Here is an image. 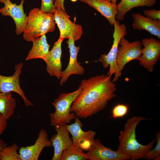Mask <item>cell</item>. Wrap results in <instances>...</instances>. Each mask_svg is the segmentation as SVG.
I'll return each mask as SVG.
<instances>
[{
	"label": "cell",
	"mask_w": 160,
	"mask_h": 160,
	"mask_svg": "<svg viewBox=\"0 0 160 160\" xmlns=\"http://www.w3.org/2000/svg\"><path fill=\"white\" fill-rule=\"evenodd\" d=\"M74 40L71 38L68 39L66 43L70 52V59L68 65L65 70L62 71L60 84V86L66 81L70 76L72 74L81 75L83 74L85 70L79 64L77 61V56L80 49L79 46L74 45Z\"/></svg>",
	"instance_id": "15"
},
{
	"label": "cell",
	"mask_w": 160,
	"mask_h": 160,
	"mask_svg": "<svg viewBox=\"0 0 160 160\" xmlns=\"http://www.w3.org/2000/svg\"><path fill=\"white\" fill-rule=\"evenodd\" d=\"M77 0H71V1L73 2H75L77 1Z\"/></svg>",
	"instance_id": "33"
},
{
	"label": "cell",
	"mask_w": 160,
	"mask_h": 160,
	"mask_svg": "<svg viewBox=\"0 0 160 160\" xmlns=\"http://www.w3.org/2000/svg\"><path fill=\"white\" fill-rule=\"evenodd\" d=\"M84 150L79 147H75L72 145L64 150L60 160H85L88 158Z\"/></svg>",
	"instance_id": "22"
},
{
	"label": "cell",
	"mask_w": 160,
	"mask_h": 160,
	"mask_svg": "<svg viewBox=\"0 0 160 160\" xmlns=\"http://www.w3.org/2000/svg\"><path fill=\"white\" fill-rule=\"evenodd\" d=\"M113 25V40L111 48L107 54L102 55L98 61L102 63L104 68L109 67L107 75L111 77L114 74V77L112 80L115 82L121 77L122 73L119 71L116 61L118 47L120 41L127 34V31L126 26L120 24L118 20H116Z\"/></svg>",
	"instance_id": "5"
},
{
	"label": "cell",
	"mask_w": 160,
	"mask_h": 160,
	"mask_svg": "<svg viewBox=\"0 0 160 160\" xmlns=\"http://www.w3.org/2000/svg\"><path fill=\"white\" fill-rule=\"evenodd\" d=\"M23 65V63H21L15 65V72L12 76H6L0 74V92H16L21 97L26 106H30L33 104L27 98L19 83V77Z\"/></svg>",
	"instance_id": "11"
},
{
	"label": "cell",
	"mask_w": 160,
	"mask_h": 160,
	"mask_svg": "<svg viewBox=\"0 0 160 160\" xmlns=\"http://www.w3.org/2000/svg\"><path fill=\"white\" fill-rule=\"evenodd\" d=\"M64 0H55L54 5L56 8H60L65 12L64 4Z\"/></svg>",
	"instance_id": "29"
},
{
	"label": "cell",
	"mask_w": 160,
	"mask_h": 160,
	"mask_svg": "<svg viewBox=\"0 0 160 160\" xmlns=\"http://www.w3.org/2000/svg\"><path fill=\"white\" fill-rule=\"evenodd\" d=\"M146 120V118L142 116H134L127 120L123 130L120 132L118 137L119 145L116 151L129 157L130 160L144 158L153 146L155 139L144 145L139 143L136 138V129L137 124Z\"/></svg>",
	"instance_id": "2"
},
{
	"label": "cell",
	"mask_w": 160,
	"mask_h": 160,
	"mask_svg": "<svg viewBox=\"0 0 160 160\" xmlns=\"http://www.w3.org/2000/svg\"><path fill=\"white\" fill-rule=\"evenodd\" d=\"M53 14L55 23L60 31V38H71L74 41L81 38L83 33L82 26L72 22L65 12L57 8Z\"/></svg>",
	"instance_id": "6"
},
{
	"label": "cell",
	"mask_w": 160,
	"mask_h": 160,
	"mask_svg": "<svg viewBox=\"0 0 160 160\" xmlns=\"http://www.w3.org/2000/svg\"><path fill=\"white\" fill-rule=\"evenodd\" d=\"M155 139L156 142L155 148L147 153L143 158L147 160L153 159L156 156L160 154V132H157L156 134Z\"/></svg>",
	"instance_id": "25"
},
{
	"label": "cell",
	"mask_w": 160,
	"mask_h": 160,
	"mask_svg": "<svg viewBox=\"0 0 160 160\" xmlns=\"http://www.w3.org/2000/svg\"><path fill=\"white\" fill-rule=\"evenodd\" d=\"M46 147H53L45 130L41 129L34 145L21 147L19 153L21 160H37L43 149Z\"/></svg>",
	"instance_id": "12"
},
{
	"label": "cell",
	"mask_w": 160,
	"mask_h": 160,
	"mask_svg": "<svg viewBox=\"0 0 160 160\" xmlns=\"http://www.w3.org/2000/svg\"><path fill=\"white\" fill-rule=\"evenodd\" d=\"M82 89L71 107L76 117L85 119L103 110L116 95L111 76L102 74L82 80Z\"/></svg>",
	"instance_id": "1"
},
{
	"label": "cell",
	"mask_w": 160,
	"mask_h": 160,
	"mask_svg": "<svg viewBox=\"0 0 160 160\" xmlns=\"http://www.w3.org/2000/svg\"><path fill=\"white\" fill-rule=\"evenodd\" d=\"M116 61L119 71L121 73L124 66L128 63L134 60H139L141 55L142 45L137 40L129 42L122 38L119 42Z\"/></svg>",
	"instance_id": "7"
},
{
	"label": "cell",
	"mask_w": 160,
	"mask_h": 160,
	"mask_svg": "<svg viewBox=\"0 0 160 160\" xmlns=\"http://www.w3.org/2000/svg\"><path fill=\"white\" fill-rule=\"evenodd\" d=\"M16 106V100L11 92H0V112L7 119L14 114Z\"/></svg>",
	"instance_id": "21"
},
{
	"label": "cell",
	"mask_w": 160,
	"mask_h": 160,
	"mask_svg": "<svg viewBox=\"0 0 160 160\" xmlns=\"http://www.w3.org/2000/svg\"><path fill=\"white\" fill-rule=\"evenodd\" d=\"M53 1H54L55 0H53Z\"/></svg>",
	"instance_id": "34"
},
{
	"label": "cell",
	"mask_w": 160,
	"mask_h": 160,
	"mask_svg": "<svg viewBox=\"0 0 160 160\" xmlns=\"http://www.w3.org/2000/svg\"><path fill=\"white\" fill-rule=\"evenodd\" d=\"M57 134L52 135L49 140L54 148L52 160H60L63 151L72 145V140L69 136V132L64 125H57L54 126Z\"/></svg>",
	"instance_id": "16"
},
{
	"label": "cell",
	"mask_w": 160,
	"mask_h": 160,
	"mask_svg": "<svg viewBox=\"0 0 160 160\" xmlns=\"http://www.w3.org/2000/svg\"><path fill=\"white\" fill-rule=\"evenodd\" d=\"M19 149V146L15 143L5 147L0 153L1 160H21L20 154L17 152Z\"/></svg>",
	"instance_id": "23"
},
{
	"label": "cell",
	"mask_w": 160,
	"mask_h": 160,
	"mask_svg": "<svg viewBox=\"0 0 160 160\" xmlns=\"http://www.w3.org/2000/svg\"><path fill=\"white\" fill-rule=\"evenodd\" d=\"M86 153L89 160H125L127 156L104 146L99 139H95L93 145Z\"/></svg>",
	"instance_id": "13"
},
{
	"label": "cell",
	"mask_w": 160,
	"mask_h": 160,
	"mask_svg": "<svg viewBox=\"0 0 160 160\" xmlns=\"http://www.w3.org/2000/svg\"><path fill=\"white\" fill-rule=\"evenodd\" d=\"M7 120L0 112V136L6 128Z\"/></svg>",
	"instance_id": "28"
},
{
	"label": "cell",
	"mask_w": 160,
	"mask_h": 160,
	"mask_svg": "<svg viewBox=\"0 0 160 160\" xmlns=\"http://www.w3.org/2000/svg\"><path fill=\"white\" fill-rule=\"evenodd\" d=\"M4 6L0 8V13L5 16H9L13 20L16 26L15 32L17 35L22 33L27 23V16L24 12V0H21L20 4L17 5L11 0H0Z\"/></svg>",
	"instance_id": "10"
},
{
	"label": "cell",
	"mask_w": 160,
	"mask_h": 160,
	"mask_svg": "<svg viewBox=\"0 0 160 160\" xmlns=\"http://www.w3.org/2000/svg\"><path fill=\"white\" fill-rule=\"evenodd\" d=\"M74 119V123L64 125L65 128L72 135V145L81 148L84 151H88L94 143L96 132L91 130L87 132L83 131L81 129L83 124L79 117H76Z\"/></svg>",
	"instance_id": "8"
},
{
	"label": "cell",
	"mask_w": 160,
	"mask_h": 160,
	"mask_svg": "<svg viewBox=\"0 0 160 160\" xmlns=\"http://www.w3.org/2000/svg\"><path fill=\"white\" fill-rule=\"evenodd\" d=\"M33 46L25 60L40 58L43 59L48 52L50 45L47 43L45 34L34 39Z\"/></svg>",
	"instance_id": "20"
},
{
	"label": "cell",
	"mask_w": 160,
	"mask_h": 160,
	"mask_svg": "<svg viewBox=\"0 0 160 160\" xmlns=\"http://www.w3.org/2000/svg\"><path fill=\"white\" fill-rule=\"evenodd\" d=\"M129 107L124 104H118L113 108L111 111V117L116 119L124 117L128 113Z\"/></svg>",
	"instance_id": "24"
},
{
	"label": "cell",
	"mask_w": 160,
	"mask_h": 160,
	"mask_svg": "<svg viewBox=\"0 0 160 160\" xmlns=\"http://www.w3.org/2000/svg\"><path fill=\"white\" fill-rule=\"evenodd\" d=\"M153 159L154 160H160V154L158 155L155 157Z\"/></svg>",
	"instance_id": "32"
},
{
	"label": "cell",
	"mask_w": 160,
	"mask_h": 160,
	"mask_svg": "<svg viewBox=\"0 0 160 160\" xmlns=\"http://www.w3.org/2000/svg\"><path fill=\"white\" fill-rule=\"evenodd\" d=\"M156 0H121L117 5L118 11L116 18L122 20L126 13L132 8L138 7H152Z\"/></svg>",
	"instance_id": "19"
},
{
	"label": "cell",
	"mask_w": 160,
	"mask_h": 160,
	"mask_svg": "<svg viewBox=\"0 0 160 160\" xmlns=\"http://www.w3.org/2000/svg\"><path fill=\"white\" fill-rule=\"evenodd\" d=\"M40 10L42 12L53 14L56 10L53 0H41Z\"/></svg>",
	"instance_id": "26"
},
{
	"label": "cell",
	"mask_w": 160,
	"mask_h": 160,
	"mask_svg": "<svg viewBox=\"0 0 160 160\" xmlns=\"http://www.w3.org/2000/svg\"><path fill=\"white\" fill-rule=\"evenodd\" d=\"M8 145L3 140L0 138V160H1L0 153L2 150L5 147Z\"/></svg>",
	"instance_id": "30"
},
{
	"label": "cell",
	"mask_w": 160,
	"mask_h": 160,
	"mask_svg": "<svg viewBox=\"0 0 160 160\" xmlns=\"http://www.w3.org/2000/svg\"><path fill=\"white\" fill-rule=\"evenodd\" d=\"M134 21L132 28L135 30H145L160 39V20H154L142 15L139 13H133Z\"/></svg>",
	"instance_id": "18"
},
{
	"label": "cell",
	"mask_w": 160,
	"mask_h": 160,
	"mask_svg": "<svg viewBox=\"0 0 160 160\" xmlns=\"http://www.w3.org/2000/svg\"><path fill=\"white\" fill-rule=\"evenodd\" d=\"M109 2H111L113 4H116L117 0H105Z\"/></svg>",
	"instance_id": "31"
},
{
	"label": "cell",
	"mask_w": 160,
	"mask_h": 160,
	"mask_svg": "<svg viewBox=\"0 0 160 160\" xmlns=\"http://www.w3.org/2000/svg\"><path fill=\"white\" fill-rule=\"evenodd\" d=\"M144 15L145 16L154 20H160V10L155 9L145 10Z\"/></svg>",
	"instance_id": "27"
},
{
	"label": "cell",
	"mask_w": 160,
	"mask_h": 160,
	"mask_svg": "<svg viewBox=\"0 0 160 160\" xmlns=\"http://www.w3.org/2000/svg\"><path fill=\"white\" fill-rule=\"evenodd\" d=\"M141 44L143 47L139 59L140 65L151 72L160 56V42L153 37L145 38Z\"/></svg>",
	"instance_id": "9"
},
{
	"label": "cell",
	"mask_w": 160,
	"mask_h": 160,
	"mask_svg": "<svg viewBox=\"0 0 160 160\" xmlns=\"http://www.w3.org/2000/svg\"><path fill=\"white\" fill-rule=\"evenodd\" d=\"M92 7L108 20L111 25H114L118 11L117 5L105 0H79Z\"/></svg>",
	"instance_id": "17"
},
{
	"label": "cell",
	"mask_w": 160,
	"mask_h": 160,
	"mask_svg": "<svg viewBox=\"0 0 160 160\" xmlns=\"http://www.w3.org/2000/svg\"><path fill=\"white\" fill-rule=\"evenodd\" d=\"M55 24L53 14L42 12L40 9L33 8L27 16L23 38L27 41H32L47 33L53 31Z\"/></svg>",
	"instance_id": "3"
},
{
	"label": "cell",
	"mask_w": 160,
	"mask_h": 160,
	"mask_svg": "<svg viewBox=\"0 0 160 160\" xmlns=\"http://www.w3.org/2000/svg\"><path fill=\"white\" fill-rule=\"evenodd\" d=\"M81 89V87L79 85L78 89L75 91L68 93H62L52 103L55 111L53 113H49L51 126L65 125L67 123H70L71 120L76 117L74 112L71 113V107Z\"/></svg>",
	"instance_id": "4"
},
{
	"label": "cell",
	"mask_w": 160,
	"mask_h": 160,
	"mask_svg": "<svg viewBox=\"0 0 160 160\" xmlns=\"http://www.w3.org/2000/svg\"><path fill=\"white\" fill-rule=\"evenodd\" d=\"M63 39L59 38L43 59L46 64V69L48 73L50 76H55L58 79L61 77L62 71L61 58V44Z\"/></svg>",
	"instance_id": "14"
}]
</instances>
